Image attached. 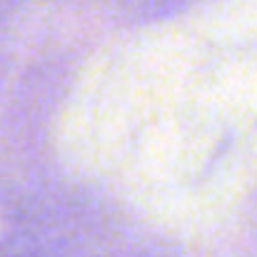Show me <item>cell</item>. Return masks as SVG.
I'll return each mask as SVG.
<instances>
[]
</instances>
